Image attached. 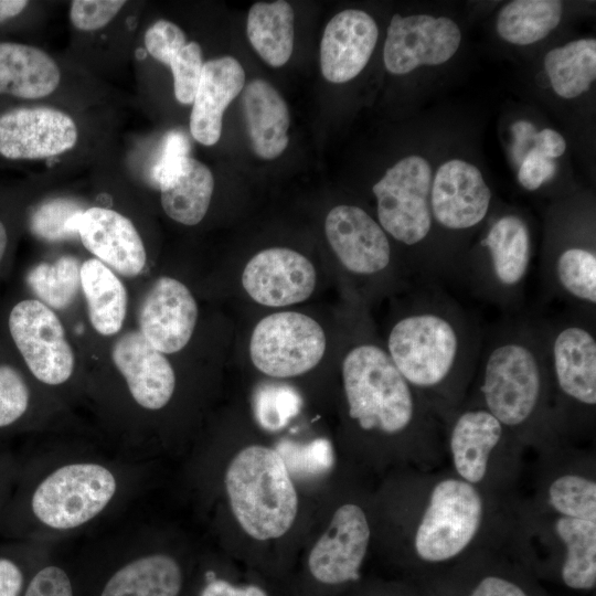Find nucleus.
I'll list each match as a JSON object with an SVG mask.
<instances>
[{
    "mask_svg": "<svg viewBox=\"0 0 596 596\" xmlns=\"http://www.w3.org/2000/svg\"><path fill=\"white\" fill-rule=\"evenodd\" d=\"M544 67L558 96L582 95L596 78V41L581 39L551 50L544 57Z\"/></svg>",
    "mask_w": 596,
    "mask_h": 596,
    "instance_id": "nucleus-30",
    "label": "nucleus"
},
{
    "mask_svg": "<svg viewBox=\"0 0 596 596\" xmlns=\"http://www.w3.org/2000/svg\"><path fill=\"white\" fill-rule=\"evenodd\" d=\"M302 405L299 393L285 384L265 383L257 387L254 411L257 422L270 432L281 429Z\"/></svg>",
    "mask_w": 596,
    "mask_h": 596,
    "instance_id": "nucleus-36",
    "label": "nucleus"
},
{
    "mask_svg": "<svg viewBox=\"0 0 596 596\" xmlns=\"http://www.w3.org/2000/svg\"><path fill=\"white\" fill-rule=\"evenodd\" d=\"M159 189L167 215L178 223L195 225L207 212L214 179L204 163L189 156L178 173Z\"/></svg>",
    "mask_w": 596,
    "mask_h": 596,
    "instance_id": "nucleus-29",
    "label": "nucleus"
},
{
    "mask_svg": "<svg viewBox=\"0 0 596 596\" xmlns=\"http://www.w3.org/2000/svg\"><path fill=\"white\" fill-rule=\"evenodd\" d=\"M8 247V232L4 223L0 219V265L3 260Z\"/></svg>",
    "mask_w": 596,
    "mask_h": 596,
    "instance_id": "nucleus-51",
    "label": "nucleus"
},
{
    "mask_svg": "<svg viewBox=\"0 0 596 596\" xmlns=\"http://www.w3.org/2000/svg\"><path fill=\"white\" fill-rule=\"evenodd\" d=\"M126 4L121 0H75L71 3L72 24L82 31L98 30L108 24Z\"/></svg>",
    "mask_w": 596,
    "mask_h": 596,
    "instance_id": "nucleus-40",
    "label": "nucleus"
},
{
    "mask_svg": "<svg viewBox=\"0 0 596 596\" xmlns=\"http://www.w3.org/2000/svg\"><path fill=\"white\" fill-rule=\"evenodd\" d=\"M326 351V336L311 317L285 311L263 318L254 328L249 354L255 368L273 377H292L313 369Z\"/></svg>",
    "mask_w": 596,
    "mask_h": 596,
    "instance_id": "nucleus-10",
    "label": "nucleus"
},
{
    "mask_svg": "<svg viewBox=\"0 0 596 596\" xmlns=\"http://www.w3.org/2000/svg\"><path fill=\"white\" fill-rule=\"evenodd\" d=\"M275 450L284 461L289 475L297 477H316L329 471L334 464L331 443L318 438L308 444L281 440Z\"/></svg>",
    "mask_w": 596,
    "mask_h": 596,
    "instance_id": "nucleus-37",
    "label": "nucleus"
},
{
    "mask_svg": "<svg viewBox=\"0 0 596 596\" xmlns=\"http://www.w3.org/2000/svg\"><path fill=\"white\" fill-rule=\"evenodd\" d=\"M26 284L41 302L64 309L77 295L81 265L73 256H63L53 264L40 263L29 270Z\"/></svg>",
    "mask_w": 596,
    "mask_h": 596,
    "instance_id": "nucleus-33",
    "label": "nucleus"
},
{
    "mask_svg": "<svg viewBox=\"0 0 596 596\" xmlns=\"http://www.w3.org/2000/svg\"><path fill=\"white\" fill-rule=\"evenodd\" d=\"M30 391L21 373L12 365L0 364V428L20 419L29 407Z\"/></svg>",
    "mask_w": 596,
    "mask_h": 596,
    "instance_id": "nucleus-39",
    "label": "nucleus"
},
{
    "mask_svg": "<svg viewBox=\"0 0 596 596\" xmlns=\"http://www.w3.org/2000/svg\"><path fill=\"white\" fill-rule=\"evenodd\" d=\"M491 191L473 164L459 159L443 163L430 189L433 220L449 231H466L487 216Z\"/></svg>",
    "mask_w": 596,
    "mask_h": 596,
    "instance_id": "nucleus-16",
    "label": "nucleus"
},
{
    "mask_svg": "<svg viewBox=\"0 0 596 596\" xmlns=\"http://www.w3.org/2000/svg\"><path fill=\"white\" fill-rule=\"evenodd\" d=\"M225 488L242 529L260 541L284 535L292 525L298 499L290 475L275 449H242L225 473Z\"/></svg>",
    "mask_w": 596,
    "mask_h": 596,
    "instance_id": "nucleus-3",
    "label": "nucleus"
},
{
    "mask_svg": "<svg viewBox=\"0 0 596 596\" xmlns=\"http://www.w3.org/2000/svg\"><path fill=\"white\" fill-rule=\"evenodd\" d=\"M563 3L557 0H514L497 18V31L507 42L529 45L547 36L560 23Z\"/></svg>",
    "mask_w": 596,
    "mask_h": 596,
    "instance_id": "nucleus-31",
    "label": "nucleus"
},
{
    "mask_svg": "<svg viewBox=\"0 0 596 596\" xmlns=\"http://www.w3.org/2000/svg\"><path fill=\"white\" fill-rule=\"evenodd\" d=\"M182 586L179 564L164 554L134 560L105 584L100 596H178Z\"/></svg>",
    "mask_w": 596,
    "mask_h": 596,
    "instance_id": "nucleus-27",
    "label": "nucleus"
},
{
    "mask_svg": "<svg viewBox=\"0 0 596 596\" xmlns=\"http://www.w3.org/2000/svg\"><path fill=\"white\" fill-rule=\"evenodd\" d=\"M533 147L546 158L554 160L565 152L566 141L557 131L544 128L536 132Z\"/></svg>",
    "mask_w": 596,
    "mask_h": 596,
    "instance_id": "nucleus-48",
    "label": "nucleus"
},
{
    "mask_svg": "<svg viewBox=\"0 0 596 596\" xmlns=\"http://www.w3.org/2000/svg\"><path fill=\"white\" fill-rule=\"evenodd\" d=\"M549 502L562 517L596 522L595 481L564 475L549 488Z\"/></svg>",
    "mask_w": 596,
    "mask_h": 596,
    "instance_id": "nucleus-34",
    "label": "nucleus"
},
{
    "mask_svg": "<svg viewBox=\"0 0 596 596\" xmlns=\"http://www.w3.org/2000/svg\"><path fill=\"white\" fill-rule=\"evenodd\" d=\"M316 269L302 254L286 247L257 253L242 274L245 291L256 302L285 307L306 300L316 287Z\"/></svg>",
    "mask_w": 596,
    "mask_h": 596,
    "instance_id": "nucleus-15",
    "label": "nucleus"
},
{
    "mask_svg": "<svg viewBox=\"0 0 596 596\" xmlns=\"http://www.w3.org/2000/svg\"><path fill=\"white\" fill-rule=\"evenodd\" d=\"M11 340L30 372L41 382L62 384L74 370V353L57 316L38 299H23L8 316Z\"/></svg>",
    "mask_w": 596,
    "mask_h": 596,
    "instance_id": "nucleus-11",
    "label": "nucleus"
},
{
    "mask_svg": "<svg viewBox=\"0 0 596 596\" xmlns=\"http://www.w3.org/2000/svg\"><path fill=\"white\" fill-rule=\"evenodd\" d=\"M460 40L458 25L448 18L394 14L384 43V65L396 75L422 65H439L455 55Z\"/></svg>",
    "mask_w": 596,
    "mask_h": 596,
    "instance_id": "nucleus-12",
    "label": "nucleus"
},
{
    "mask_svg": "<svg viewBox=\"0 0 596 596\" xmlns=\"http://www.w3.org/2000/svg\"><path fill=\"white\" fill-rule=\"evenodd\" d=\"M324 232L333 253L351 274L371 277L390 267L389 237L362 207L348 204L332 207L324 221Z\"/></svg>",
    "mask_w": 596,
    "mask_h": 596,
    "instance_id": "nucleus-13",
    "label": "nucleus"
},
{
    "mask_svg": "<svg viewBox=\"0 0 596 596\" xmlns=\"http://www.w3.org/2000/svg\"><path fill=\"white\" fill-rule=\"evenodd\" d=\"M78 132L71 116L52 107H22L0 116V155L42 159L72 149Z\"/></svg>",
    "mask_w": 596,
    "mask_h": 596,
    "instance_id": "nucleus-14",
    "label": "nucleus"
},
{
    "mask_svg": "<svg viewBox=\"0 0 596 596\" xmlns=\"http://www.w3.org/2000/svg\"><path fill=\"white\" fill-rule=\"evenodd\" d=\"M246 33L254 50L268 65L283 66L294 49L292 7L284 0L254 3L247 14Z\"/></svg>",
    "mask_w": 596,
    "mask_h": 596,
    "instance_id": "nucleus-28",
    "label": "nucleus"
},
{
    "mask_svg": "<svg viewBox=\"0 0 596 596\" xmlns=\"http://www.w3.org/2000/svg\"><path fill=\"white\" fill-rule=\"evenodd\" d=\"M566 553L562 566L565 585L590 589L596 584V522L561 517L555 525Z\"/></svg>",
    "mask_w": 596,
    "mask_h": 596,
    "instance_id": "nucleus-32",
    "label": "nucleus"
},
{
    "mask_svg": "<svg viewBox=\"0 0 596 596\" xmlns=\"http://www.w3.org/2000/svg\"><path fill=\"white\" fill-rule=\"evenodd\" d=\"M198 319L196 301L175 278L160 277L139 311L140 332L161 353H174L190 341Z\"/></svg>",
    "mask_w": 596,
    "mask_h": 596,
    "instance_id": "nucleus-18",
    "label": "nucleus"
},
{
    "mask_svg": "<svg viewBox=\"0 0 596 596\" xmlns=\"http://www.w3.org/2000/svg\"><path fill=\"white\" fill-rule=\"evenodd\" d=\"M549 383L567 401L596 405L595 317L571 310L557 319L538 318Z\"/></svg>",
    "mask_w": 596,
    "mask_h": 596,
    "instance_id": "nucleus-6",
    "label": "nucleus"
},
{
    "mask_svg": "<svg viewBox=\"0 0 596 596\" xmlns=\"http://www.w3.org/2000/svg\"><path fill=\"white\" fill-rule=\"evenodd\" d=\"M78 236L98 260L123 276H137L146 265V249L135 225L111 209L85 210L79 220Z\"/></svg>",
    "mask_w": 596,
    "mask_h": 596,
    "instance_id": "nucleus-21",
    "label": "nucleus"
},
{
    "mask_svg": "<svg viewBox=\"0 0 596 596\" xmlns=\"http://www.w3.org/2000/svg\"><path fill=\"white\" fill-rule=\"evenodd\" d=\"M201 596H267L266 593L257 586L236 587L222 579H212L201 593Z\"/></svg>",
    "mask_w": 596,
    "mask_h": 596,
    "instance_id": "nucleus-49",
    "label": "nucleus"
},
{
    "mask_svg": "<svg viewBox=\"0 0 596 596\" xmlns=\"http://www.w3.org/2000/svg\"><path fill=\"white\" fill-rule=\"evenodd\" d=\"M189 151L190 145L184 134L178 130L168 132L163 140L161 155L151 172L159 188L178 173L184 159L189 157Z\"/></svg>",
    "mask_w": 596,
    "mask_h": 596,
    "instance_id": "nucleus-41",
    "label": "nucleus"
},
{
    "mask_svg": "<svg viewBox=\"0 0 596 596\" xmlns=\"http://www.w3.org/2000/svg\"><path fill=\"white\" fill-rule=\"evenodd\" d=\"M29 4L23 0H0V21L20 14Z\"/></svg>",
    "mask_w": 596,
    "mask_h": 596,
    "instance_id": "nucleus-50",
    "label": "nucleus"
},
{
    "mask_svg": "<svg viewBox=\"0 0 596 596\" xmlns=\"http://www.w3.org/2000/svg\"><path fill=\"white\" fill-rule=\"evenodd\" d=\"M511 131L513 135L512 155L517 163H521L525 155L531 150L530 146L533 143L536 136L535 126L526 120L515 121Z\"/></svg>",
    "mask_w": 596,
    "mask_h": 596,
    "instance_id": "nucleus-46",
    "label": "nucleus"
},
{
    "mask_svg": "<svg viewBox=\"0 0 596 596\" xmlns=\"http://www.w3.org/2000/svg\"><path fill=\"white\" fill-rule=\"evenodd\" d=\"M23 596H73V587L66 572L51 565L33 576Z\"/></svg>",
    "mask_w": 596,
    "mask_h": 596,
    "instance_id": "nucleus-44",
    "label": "nucleus"
},
{
    "mask_svg": "<svg viewBox=\"0 0 596 596\" xmlns=\"http://www.w3.org/2000/svg\"><path fill=\"white\" fill-rule=\"evenodd\" d=\"M432 169L421 156H408L389 168L373 185L379 224L395 241L415 246L430 234Z\"/></svg>",
    "mask_w": 596,
    "mask_h": 596,
    "instance_id": "nucleus-8",
    "label": "nucleus"
},
{
    "mask_svg": "<svg viewBox=\"0 0 596 596\" xmlns=\"http://www.w3.org/2000/svg\"><path fill=\"white\" fill-rule=\"evenodd\" d=\"M187 43L184 32L168 20L155 22L145 33V45L148 53L163 64H167L169 57Z\"/></svg>",
    "mask_w": 596,
    "mask_h": 596,
    "instance_id": "nucleus-42",
    "label": "nucleus"
},
{
    "mask_svg": "<svg viewBox=\"0 0 596 596\" xmlns=\"http://www.w3.org/2000/svg\"><path fill=\"white\" fill-rule=\"evenodd\" d=\"M244 84L245 72L232 56L203 64L190 115V131L196 141L204 146L219 141L224 110L243 91Z\"/></svg>",
    "mask_w": 596,
    "mask_h": 596,
    "instance_id": "nucleus-22",
    "label": "nucleus"
},
{
    "mask_svg": "<svg viewBox=\"0 0 596 596\" xmlns=\"http://www.w3.org/2000/svg\"><path fill=\"white\" fill-rule=\"evenodd\" d=\"M202 50L198 42H188L168 60L173 76V89L177 100L192 104L203 68Z\"/></svg>",
    "mask_w": 596,
    "mask_h": 596,
    "instance_id": "nucleus-38",
    "label": "nucleus"
},
{
    "mask_svg": "<svg viewBox=\"0 0 596 596\" xmlns=\"http://www.w3.org/2000/svg\"><path fill=\"white\" fill-rule=\"evenodd\" d=\"M117 483L104 466L82 462L54 470L35 489L31 505L45 525L67 530L100 513L113 499Z\"/></svg>",
    "mask_w": 596,
    "mask_h": 596,
    "instance_id": "nucleus-7",
    "label": "nucleus"
},
{
    "mask_svg": "<svg viewBox=\"0 0 596 596\" xmlns=\"http://www.w3.org/2000/svg\"><path fill=\"white\" fill-rule=\"evenodd\" d=\"M379 38L374 19L361 10H343L326 25L320 43V67L323 77L345 83L368 64Z\"/></svg>",
    "mask_w": 596,
    "mask_h": 596,
    "instance_id": "nucleus-19",
    "label": "nucleus"
},
{
    "mask_svg": "<svg viewBox=\"0 0 596 596\" xmlns=\"http://www.w3.org/2000/svg\"><path fill=\"white\" fill-rule=\"evenodd\" d=\"M61 81L55 61L43 50L14 42H0V94L25 99L43 98Z\"/></svg>",
    "mask_w": 596,
    "mask_h": 596,
    "instance_id": "nucleus-25",
    "label": "nucleus"
},
{
    "mask_svg": "<svg viewBox=\"0 0 596 596\" xmlns=\"http://www.w3.org/2000/svg\"><path fill=\"white\" fill-rule=\"evenodd\" d=\"M23 583L20 567L13 561L0 557V596H20Z\"/></svg>",
    "mask_w": 596,
    "mask_h": 596,
    "instance_id": "nucleus-45",
    "label": "nucleus"
},
{
    "mask_svg": "<svg viewBox=\"0 0 596 596\" xmlns=\"http://www.w3.org/2000/svg\"><path fill=\"white\" fill-rule=\"evenodd\" d=\"M81 286L88 317L94 329L103 336L117 333L127 311V291L116 274L97 258L81 265Z\"/></svg>",
    "mask_w": 596,
    "mask_h": 596,
    "instance_id": "nucleus-26",
    "label": "nucleus"
},
{
    "mask_svg": "<svg viewBox=\"0 0 596 596\" xmlns=\"http://www.w3.org/2000/svg\"><path fill=\"white\" fill-rule=\"evenodd\" d=\"M477 369L483 408L505 428L530 424L549 385L538 317H508L485 331Z\"/></svg>",
    "mask_w": 596,
    "mask_h": 596,
    "instance_id": "nucleus-2",
    "label": "nucleus"
},
{
    "mask_svg": "<svg viewBox=\"0 0 596 596\" xmlns=\"http://www.w3.org/2000/svg\"><path fill=\"white\" fill-rule=\"evenodd\" d=\"M470 596H526V594L508 579L488 576L478 584Z\"/></svg>",
    "mask_w": 596,
    "mask_h": 596,
    "instance_id": "nucleus-47",
    "label": "nucleus"
},
{
    "mask_svg": "<svg viewBox=\"0 0 596 596\" xmlns=\"http://www.w3.org/2000/svg\"><path fill=\"white\" fill-rule=\"evenodd\" d=\"M505 427L486 408L460 413L450 429V451L456 471L462 480L475 485L487 472L491 453L501 441Z\"/></svg>",
    "mask_w": 596,
    "mask_h": 596,
    "instance_id": "nucleus-24",
    "label": "nucleus"
},
{
    "mask_svg": "<svg viewBox=\"0 0 596 596\" xmlns=\"http://www.w3.org/2000/svg\"><path fill=\"white\" fill-rule=\"evenodd\" d=\"M349 416L363 430L395 435L417 417L414 389L385 348L373 342L352 347L342 360Z\"/></svg>",
    "mask_w": 596,
    "mask_h": 596,
    "instance_id": "nucleus-4",
    "label": "nucleus"
},
{
    "mask_svg": "<svg viewBox=\"0 0 596 596\" xmlns=\"http://www.w3.org/2000/svg\"><path fill=\"white\" fill-rule=\"evenodd\" d=\"M242 108L254 152L262 159L279 157L288 146L289 110L277 89L257 78L242 93Z\"/></svg>",
    "mask_w": 596,
    "mask_h": 596,
    "instance_id": "nucleus-23",
    "label": "nucleus"
},
{
    "mask_svg": "<svg viewBox=\"0 0 596 596\" xmlns=\"http://www.w3.org/2000/svg\"><path fill=\"white\" fill-rule=\"evenodd\" d=\"M485 331L434 280L422 279L411 309L392 324L386 351L414 390L451 391L476 371Z\"/></svg>",
    "mask_w": 596,
    "mask_h": 596,
    "instance_id": "nucleus-1",
    "label": "nucleus"
},
{
    "mask_svg": "<svg viewBox=\"0 0 596 596\" xmlns=\"http://www.w3.org/2000/svg\"><path fill=\"white\" fill-rule=\"evenodd\" d=\"M479 247L483 256L460 267L454 277L477 297L508 311L518 310L532 259L529 225L519 215H502L489 226Z\"/></svg>",
    "mask_w": 596,
    "mask_h": 596,
    "instance_id": "nucleus-5",
    "label": "nucleus"
},
{
    "mask_svg": "<svg viewBox=\"0 0 596 596\" xmlns=\"http://www.w3.org/2000/svg\"><path fill=\"white\" fill-rule=\"evenodd\" d=\"M482 500L462 479H445L430 493L415 534V550L427 562L447 561L461 553L478 532Z\"/></svg>",
    "mask_w": 596,
    "mask_h": 596,
    "instance_id": "nucleus-9",
    "label": "nucleus"
},
{
    "mask_svg": "<svg viewBox=\"0 0 596 596\" xmlns=\"http://www.w3.org/2000/svg\"><path fill=\"white\" fill-rule=\"evenodd\" d=\"M369 541L370 526L363 510L352 503L341 505L309 554L311 574L324 584L358 579Z\"/></svg>",
    "mask_w": 596,
    "mask_h": 596,
    "instance_id": "nucleus-17",
    "label": "nucleus"
},
{
    "mask_svg": "<svg viewBox=\"0 0 596 596\" xmlns=\"http://www.w3.org/2000/svg\"><path fill=\"white\" fill-rule=\"evenodd\" d=\"M111 356L140 406L160 409L168 404L174 392V371L140 331L123 334L114 344Z\"/></svg>",
    "mask_w": 596,
    "mask_h": 596,
    "instance_id": "nucleus-20",
    "label": "nucleus"
},
{
    "mask_svg": "<svg viewBox=\"0 0 596 596\" xmlns=\"http://www.w3.org/2000/svg\"><path fill=\"white\" fill-rule=\"evenodd\" d=\"M555 172L554 160L546 158L533 147L520 163L518 180L524 189L535 191L550 181Z\"/></svg>",
    "mask_w": 596,
    "mask_h": 596,
    "instance_id": "nucleus-43",
    "label": "nucleus"
},
{
    "mask_svg": "<svg viewBox=\"0 0 596 596\" xmlns=\"http://www.w3.org/2000/svg\"><path fill=\"white\" fill-rule=\"evenodd\" d=\"M84 209L73 200L54 199L38 206L30 217L34 235L45 241H61L78 235Z\"/></svg>",
    "mask_w": 596,
    "mask_h": 596,
    "instance_id": "nucleus-35",
    "label": "nucleus"
}]
</instances>
